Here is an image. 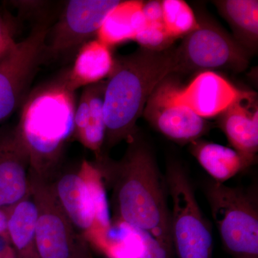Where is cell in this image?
I'll return each instance as SVG.
<instances>
[{"instance_id": "obj_5", "label": "cell", "mask_w": 258, "mask_h": 258, "mask_svg": "<svg viewBox=\"0 0 258 258\" xmlns=\"http://www.w3.org/2000/svg\"><path fill=\"white\" fill-rule=\"evenodd\" d=\"M205 192L226 250L235 258L258 257V212L249 194L215 181Z\"/></svg>"}, {"instance_id": "obj_6", "label": "cell", "mask_w": 258, "mask_h": 258, "mask_svg": "<svg viewBox=\"0 0 258 258\" xmlns=\"http://www.w3.org/2000/svg\"><path fill=\"white\" fill-rule=\"evenodd\" d=\"M166 184L172 200L171 241L179 258H212L211 229L203 217L191 181L177 163L167 166Z\"/></svg>"}, {"instance_id": "obj_28", "label": "cell", "mask_w": 258, "mask_h": 258, "mask_svg": "<svg viewBox=\"0 0 258 258\" xmlns=\"http://www.w3.org/2000/svg\"><path fill=\"white\" fill-rule=\"evenodd\" d=\"M8 213L6 210L0 208V232H7Z\"/></svg>"}, {"instance_id": "obj_12", "label": "cell", "mask_w": 258, "mask_h": 258, "mask_svg": "<svg viewBox=\"0 0 258 258\" xmlns=\"http://www.w3.org/2000/svg\"><path fill=\"white\" fill-rule=\"evenodd\" d=\"M28 149L13 132L0 142V208L8 210L30 195Z\"/></svg>"}, {"instance_id": "obj_2", "label": "cell", "mask_w": 258, "mask_h": 258, "mask_svg": "<svg viewBox=\"0 0 258 258\" xmlns=\"http://www.w3.org/2000/svg\"><path fill=\"white\" fill-rule=\"evenodd\" d=\"M176 47L156 52L139 47L118 56L106 81L104 111L108 149L137 134V120L154 88L168 76L176 74Z\"/></svg>"}, {"instance_id": "obj_26", "label": "cell", "mask_w": 258, "mask_h": 258, "mask_svg": "<svg viewBox=\"0 0 258 258\" xmlns=\"http://www.w3.org/2000/svg\"><path fill=\"white\" fill-rule=\"evenodd\" d=\"M0 258H17L8 232H0Z\"/></svg>"}, {"instance_id": "obj_21", "label": "cell", "mask_w": 258, "mask_h": 258, "mask_svg": "<svg viewBox=\"0 0 258 258\" xmlns=\"http://www.w3.org/2000/svg\"><path fill=\"white\" fill-rule=\"evenodd\" d=\"M163 20L166 30L174 40L185 37L198 28L196 15L183 0L161 1Z\"/></svg>"}, {"instance_id": "obj_25", "label": "cell", "mask_w": 258, "mask_h": 258, "mask_svg": "<svg viewBox=\"0 0 258 258\" xmlns=\"http://www.w3.org/2000/svg\"><path fill=\"white\" fill-rule=\"evenodd\" d=\"M142 12L147 23H164L161 1L151 0L142 3Z\"/></svg>"}, {"instance_id": "obj_8", "label": "cell", "mask_w": 258, "mask_h": 258, "mask_svg": "<svg viewBox=\"0 0 258 258\" xmlns=\"http://www.w3.org/2000/svg\"><path fill=\"white\" fill-rule=\"evenodd\" d=\"M49 30L46 24L37 25L0 61V124L25 101L37 68L45 55Z\"/></svg>"}, {"instance_id": "obj_22", "label": "cell", "mask_w": 258, "mask_h": 258, "mask_svg": "<svg viewBox=\"0 0 258 258\" xmlns=\"http://www.w3.org/2000/svg\"><path fill=\"white\" fill-rule=\"evenodd\" d=\"M175 40L166 31L164 23H147V27L134 39L142 48L156 52L170 48Z\"/></svg>"}, {"instance_id": "obj_7", "label": "cell", "mask_w": 258, "mask_h": 258, "mask_svg": "<svg viewBox=\"0 0 258 258\" xmlns=\"http://www.w3.org/2000/svg\"><path fill=\"white\" fill-rule=\"evenodd\" d=\"M30 193L37 208L36 242L40 258H79L84 237L57 202L50 181L30 169Z\"/></svg>"}, {"instance_id": "obj_19", "label": "cell", "mask_w": 258, "mask_h": 258, "mask_svg": "<svg viewBox=\"0 0 258 258\" xmlns=\"http://www.w3.org/2000/svg\"><path fill=\"white\" fill-rule=\"evenodd\" d=\"M143 1L120 2L103 22L98 35V40L108 46L134 40L147 27L142 12Z\"/></svg>"}, {"instance_id": "obj_3", "label": "cell", "mask_w": 258, "mask_h": 258, "mask_svg": "<svg viewBox=\"0 0 258 258\" xmlns=\"http://www.w3.org/2000/svg\"><path fill=\"white\" fill-rule=\"evenodd\" d=\"M74 91L63 79L27 98L15 132L30 156V169L47 181L57 172L66 142L74 135Z\"/></svg>"}, {"instance_id": "obj_24", "label": "cell", "mask_w": 258, "mask_h": 258, "mask_svg": "<svg viewBox=\"0 0 258 258\" xmlns=\"http://www.w3.org/2000/svg\"><path fill=\"white\" fill-rule=\"evenodd\" d=\"M16 23L13 17L4 12L0 11V61L14 48Z\"/></svg>"}, {"instance_id": "obj_18", "label": "cell", "mask_w": 258, "mask_h": 258, "mask_svg": "<svg viewBox=\"0 0 258 258\" xmlns=\"http://www.w3.org/2000/svg\"><path fill=\"white\" fill-rule=\"evenodd\" d=\"M213 3L230 25L236 41L249 55L255 53L258 46V1L219 0Z\"/></svg>"}, {"instance_id": "obj_4", "label": "cell", "mask_w": 258, "mask_h": 258, "mask_svg": "<svg viewBox=\"0 0 258 258\" xmlns=\"http://www.w3.org/2000/svg\"><path fill=\"white\" fill-rule=\"evenodd\" d=\"M198 28L176 47V74L231 70L240 73L249 63V54L234 37L209 17L197 15Z\"/></svg>"}, {"instance_id": "obj_27", "label": "cell", "mask_w": 258, "mask_h": 258, "mask_svg": "<svg viewBox=\"0 0 258 258\" xmlns=\"http://www.w3.org/2000/svg\"><path fill=\"white\" fill-rule=\"evenodd\" d=\"M79 258H94L91 249H90L89 243L86 240L83 242L82 245H81Z\"/></svg>"}, {"instance_id": "obj_17", "label": "cell", "mask_w": 258, "mask_h": 258, "mask_svg": "<svg viewBox=\"0 0 258 258\" xmlns=\"http://www.w3.org/2000/svg\"><path fill=\"white\" fill-rule=\"evenodd\" d=\"M6 211L7 232L16 257L40 258L36 242L37 208L31 193Z\"/></svg>"}, {"instance_id": "obj_20", "label": "cell", "mask_w": 258, "mask_h": 258, "mask_svg": "<svg viewBox=\"0 0 258 258\" xmlns=\"http://www.w3.org/2000/svg\"><path fill=\"white\" fill-rule=\"evenodd\" d=\"M105 88L106 81H100L85 88L88 93L89 118L84 130L75 137L85 147L94 152L96 159L103 155L102 149L104 146L106 137L103 111Z\"/></svg>"}, {"instance_id": "obj_10", "label": "cell", "mask_w": 258, "mask_h": 258, "mask_svg": "<svg viewBox=\"0 0 258 258\" xmlns=\"http://www.w3.org/2000/svg\"><path fill=\"white\" fill-rule=\"evenodd\" d=\"M117 0H71L62 10L50 35L45 55H66L79 50L98 33L108 14L120 4Z\"/></svg>"}, {"instance_id": "obj_16", "label": "cell", "mask_w": 258, "mask_h": 258, "mask_svg": "<svg viewBox=\"0 0 258 258\" xmlns=\"http://www.w3.org/2000/svg\"><path fill=\"white\" fill-rule=\"evenodd\" d=\"M191 152L208 174L222 184L255 161L232 148L200 139L191 143Z\"/></svg>"}, {"instance_id": "obj_11", "label": "cell", "mask_w": 258, "mask_h": 258, "mask_svg": "<svg viewBox=\"0 0 258 258\" xmlns=\"http://www.w3.org/2000/svg\"><path fill=\"white\" fill-rule=\"evenodd\" d=\"M240 91L221 75L204 71L186 88H180L174 99L206 120L221 114L237 98Z\"/></svg>"}, {"instance_id": "obj_13", "label": "cell", "mask_w": 258, "mask_h": 258, "mask_svg": "<svg viewBox=\"0 0 258 258\" xmlns=\"http://www.w3.org/2000/svg\"><path fill=\"white\" fill-rule=\"evenodd\" d=\"M50 184L57 202L79 233L88 240L95 227L92 195L81 169L57 171Z\"/></svg>"}, {"instance_id": "obj_15", "label": "cell", "mask_w": 258, "mask_h": 258, "mask_svg": "<svg viewBox=\"0 0 258 258\" xmlns=\"http://www.w3.org/2000/svg\"><path fill=\"white\" fill-rule=\"evenodd\" d=\"M114 57L110 47L98 40H91L78 50L71 71L64 76L66 86L74 91L104 81L111 74Z\"/></svg>"}, {"instance_id": "obj_14", "label": "cell", "mask_w": 258, "mask_h": 258, "mask_svg": "<svg viewBox=\"0 0 258 258\" xmlns=\"http://www.w3.org/2000/svg\"><path fill=\"white\" fill-rule=\"evenodd\" d=\"M218 123L231 147L251 159L258 150L257 93L240 90L237 98L219 115Z\"/></svg>"}, {"instance_id": "obj_29", "label": "cell", "mask_w": 258, "mask_h": 258, "mask_svg": "<svg viewBox=\"0 0 258 258\" xmlns=\"http://www.w3.org/2000/svg\"><path fill=\"white\" fill-rule=\"evenodd\" d=\"M237 258H258V257H237Z\"/></svg>"}, {"instance_id": "obj_9", "label": "cell", "mask_w": 258, "mask_h": 258, "mask_svg": "<svg viewBox=\"0 0 258 258\" xmlns=\"http://www.w3.org/2000/svg\"><path fill=\"white\" fill-rule=\"evenodd\" d=\"M174 75L168 76L154 88L142 115L159 133L184 145L201 138L210 126L189 107L176 103L174 98L181 86Z\"/></svg>"}, {"instance_id": "obj_1", "label": "cell", "mask_w": 258, "mask_h": 258, "mask_svg": "<svg viewBox=\"0 0 258 258\" xmlns=\"http://www.w3.org/2000/svg\"><path fill=\"white\" fill-rule=\"evenodd\" d=\"M128 142L120 160L103 154L96 162L111 187L115 223L148 232L172 252L170 212L155 158L137 134Z\"/></svg>"}, {"instance_id": "obj_23", "label": "cell", "mask_w": 258, "mask_h": 258, "mask_svg": "<svg viewBox=\"0 0 258 258\" xmlns=\"http://www.w3.org/2000/svg\"><path fill=\"white\" fill-rule=\"evenodd\" d=\"M137 236L140 245L137 258H170L171 251L150 234L129 227Z\"/></svg>"}]
</instances>
